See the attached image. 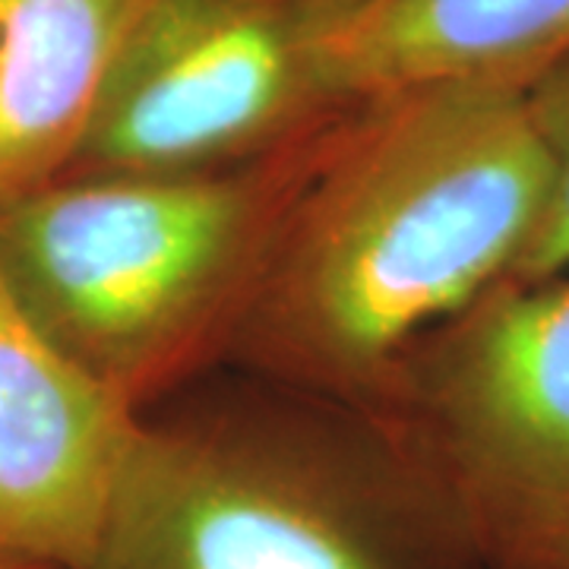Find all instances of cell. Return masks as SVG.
I'll list each match as a JSON object with an SVG mask.
<instances>
[{"label":"cell","mask_w":569,"mask_h":569,"mask_svg":"<svg viewBox=\"0 0 569 569\" xmlns=\"http://www.w3.org/2000/svg\"><path fill=\"white\" fill-rule=\"evenodd\" d=\"M485 569H569V272L503 279L430 329L373 402Z\"/></svg>","instance_id":"4"},{"label":"cell","mask_w":569,"mask_h":569,"mask_svg":"<svg viewBox=\"0 0 569 569\" xmlns=\"http://www.w3.org/2000/svg\"><path fill=\"white\" fill-rule=\"evenodd\" d=\"M346 108L260 162L44 183L0 206V272L48 342L142 415L228 367Z\"/></svg>","instance_id":"3"},{"label":"cell","mask_w":569,"mask_h":569,"mask_svg":"<svg viewBox=\"0 0 569 569\" xmlns=\"http://www.w3.org/2000/svg\"><path fill=\"white\" fill-rule=\"evenodd\" d=\"M86 569H485L380 408L219 367L137 415Z\"/></svg>","instance_id":"2"},{"label":"cell","mask_w":569,"mask_h":569,"mask_svg":"<svg viewBox=\"0 0 569 569\" xmlns=\"http://www.w3.org/2000/svg\"><path fill=\"white\" fill-rule=\"evenodd\" d=\"M326 89L310 0H149L67 174H203L305 140Z\"/></svg>","instance_id":"5"},{"label":"cell","mask_w":569,"mask_h":569,"mask_svg":"<svg viewBox=\"0 0 569 569\" xmlns=\"http://www.w3.org/2000/svg\"><path fill=\"white\" fill-rule=\"evenodd\" d=\"M149 0H0V206L77 162Z\"/></svg>","instance_id":"8"},{"label":"cell","mask_w":569,"mask_h":569,"mask_svg":"<svg viewBox=\"0 0 569 569\" xmlns=\"http://www.w3.org/2000/svg\"><path fill=\"white\" fill-rule=\"evenodd\" d=\"M0 569H51L39 563V560H26V557H13V553H0Z\"/></svg>","instance_id":"10"},{"label":"cell","mask_w":569,"mask_h":569,"mask_svg":"<svg viewBox=\"0 0 569 569\" xmlns=\"http://www.w3.org/2000/svg\"><path fill=\"white\" fill-rule=\"evenodd\" d=\"M133 425L48 342L0 272V553L89 567Z\"/></svg>","instance_id":"6"},{"label":"cell","mask_w":569,"mask_h":569,"mask_svg":"<svg viewBox=\"0 0 569 569\" xmlns=\"http://www.w3.org/2000/svg\"><path fill=\"white\" fill-rule=\"evenodd\" d=\"M526 104L548 171L541 219L509 279H550L569 272V54L526 89Z\"/></svg>","instance_id":"9"},{"label":"cell","mask_w":569,"mask_h":569,"mask_svg":"<svg viewBox=\"0 0 569 569\" xmlns=\"http://www.w3.org/2000/svg\"><path fill=\"white\" fill-rule=\"evenodd\" d=\"M545 190L522 86L348 102L228 367L373 406L408 348L516 272Z\"/></svg>","instance_id":"1"},{"label":"cell","mask_w":569,"mask_h":569,"mask_svg":"<svg viewBox=\"0 0 569 569\" xmlns=\"http://www.w3.org/2000/svg\"><path fill=\"white\" fill-rule=\"evenodd\" d=\"M310 41L339 102L437 82L529 89L569 54V0H310Z\"/></svg>","instance_id":"7"}]
</instances>
